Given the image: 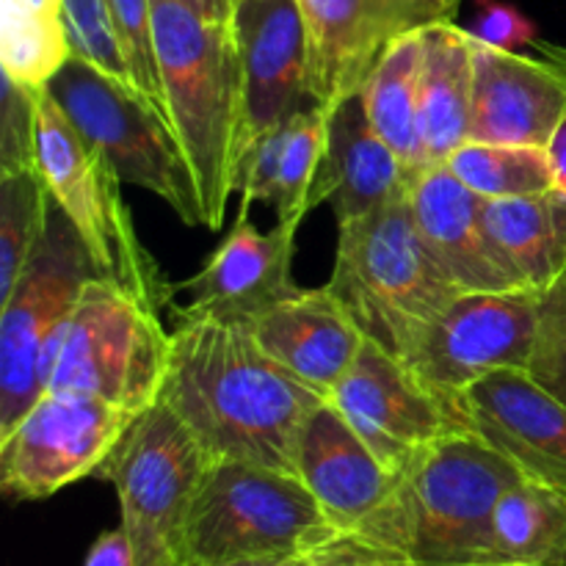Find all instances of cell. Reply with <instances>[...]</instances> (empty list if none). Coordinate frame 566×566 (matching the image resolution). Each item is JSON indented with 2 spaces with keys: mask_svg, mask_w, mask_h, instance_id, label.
<instances>
[{
  "mask_svg": "<svg viewBox=\"0 0 566 566\" xmlns=\"http://www.w3.org/2000/svg\"><path fill=\"white\" fill-rule=\"evenodd\" d=\"M258 346L282 370L329 398L365 346V335L329 287H304L249 324Z\"/></svg>",
  "mask_w": 566,
  "mask_h": 566,
  "instance_id": "21",
  "label": "cell"
},
{
  "mask_svg": "<svg viewBox=\"0 0 566 566\" xmlns=\"http://www.w3.org/2000/svg\"><path fill=\"white\" fill-rule=\"evenodd\" d=\"M296 479L313 492L337 531L363 525L390 497L392 473L332 401H321L296 440Z\"/></svg>",
  "mask_w": 566,
  "mask_h": 566,
  "instance_id": "20",
  "label": "cell"
},
{
  "mask_svg": "<svg viewBox=\"0 0 566 566\" xmlns=\"http://www.w3.org/2000/svg\"><path fill=\"white\" fill-rule=\"evenodd\" d=\"M180 3H186L188 9L208 17V20H219V22H230L232 9H235V0H180Z\"/></svg>",
  "mask_w": 566,
  "mask_h": 566,
  "instance_id": "39",
  "label": "cell"
},
{
  "mask_svg": "<svg viewBox=\"0 0 566 566\" xmlns=\"http://www.w3.org/2000/svg\"><path fill=\"white\" fill-rule=\"evenodd\" d=\"M53 197L39 169L0 175V302L48 230Z\"/></svg>",
  "mask_w": 566,
  "mask_h": 566,
  "instance_id": "30",
  "label": "cell"
},
{
  "mask_svg": "<svg viewBox=\"0 0 566 566\" xmlns=\"http://www.w3.org/2000/svg\"><path fill=\"white\" fill-rule=\"evenodd\" d=\"M486 566H503V564H486Z\"/></svg>",
  "mask_w": 566,
  "mask_h": 566,
  "instance_id": "42",
  "label": "cell"
},
{
  "mask_svg": "<svg viewBox=\"0 0 566 566\" xmlns=\"http://www.w3.org/2000/svg\"><path fill=\"white\" fill-rule=\"evenodd\" d=\"M171 365V332L160 310L94 276L44 357V390L75 392L142 415L160 401Z\"/></svg>",
  "mask_w": 566,
  "mask_h": 566,
  "instance_id": "5",
  "label": "cell"
},
{
  "mask_svg": "<svg viewBox=\"0 0 566 566\" xmlns=\"http://www.w3.org/2000/svg\"><path fill=\"white\" fill-rule=\"evenodd\" d=\"M442 166L481 199L534 197L556 186L547 147L528 144L464 142Z\"/></svg>",
  "mask_w": 566,
  "mask_h": 566,
  "instance_id": "28",
  "label": "cell"
},
{
  "mask_svg": "<svg viewBox=\"0 0 566 566\" xmlns=\"http://www.w3.org/2000/svg\"><path fill=\"white\" fill-rule=\"evenodd\" d=\"M329 111L326 153L315 177L310 205H329L337 224L385 208L409 193L415 171L374 130L359 94L340 99Z\"/></svg>",
  "mask_w": 566,
  "mask_h": 566,
  "instance_id": "22",
  "label": "cell"
},
{
  "mask_svg": "<svg viewBox=\"0 0 566 566\" xmlns=\"http://www.w3.org/2000/svg\"><path fill=\"white\" fill-rule=\"evenodd\" d=\"M420 72L423 31L403 33L381 53L359 92L374 130L415 175L426 169L420 147Z\"/></svg>",
  "mask_w": 566,
  "mask_h": 566,
  "instance_id": "25",
  "label": "cell"
},
{
  "mask_svg": "<svg viewBox=\"0 0 566 566\" xmlns=\"http://www.w3.org/2000/svg\"><path fill=\"white\" fill-rule=\"evenodd\" d=\"M326 136H329V111L315 103L293 114L282 125L280 164H276L274 191L269 199L276 224L302 227V221L313 210L310 193H313L315 177L324 160Z\"/></svg>",
  "mask_w": 566,
  "mask_h": 566,
  "instance_id": "29",
  "label": "cell"
},
{
  "mask_svg": "<svg viewBox=\"0 0 566 566\" xmlns=\"http://www.w3.org/2000/svg\"><path fill=\"white\" fill-rule=\"evenodd\" d=\"M326 287L365 340L401 359L462 293L426 249L409 193L337 224L335 269Z\"/></svg>",
  "mask_w": 566,
  "mask_h": 566,
  "instance_id": "4",
  "label": "cell"
},
{
  "mask_svg": "<svg viewBox=\"0 0 566 566\" xmlns=\"http://www.w3.org/2000/svg\"><path fill=\"white\" fill-rule=\"evenodd\" d=\"M473 108V33L457 22L423 28L420 72V147L423 164L442 166L470 138Z\"/></svg>",
  "mask_w": 566,
  "mask_h": 566,
  "instance_id": "23",
  "label": "cell"
},
{
  "mask_svg": "<svg viewBox=\"0 0 566 566\" xmlns=\"http://www.w3.org/2000/svg\"><path fill=\"white\" fill-rule=\"evenodd\" d=\"M94 276L86 243L53 202L42 241L0 302V437L42 398L50 343Z\"/></svg>",
  "mask_w": 566,
  "mask_h": 566,
  "instance_id": "10",
  "label": "cell"
},
{
  "mask_svg": "<svg viewBox=\"0 0 566 566\" xmlns=\"http://www.w3.org/2000/svg\"><path fill=\"white\" fill-rule=\"evenodd\" d=\"M166 116L193 175L205 227L221 230L247 155V94L235 31L180 0H153Z\"/></svg>",
  "mask_w": 566,
  "mask_h": 566,
  "instance_id": "3",
  "label": "cell"
},
{
  "mask_svg": "<svg viewBox=\"0 0 566 566\" xmlns=\"http://www.w3.org/2000/svg\"><path fill=\"white\" fill-rule=\"evenodd\" d=\"M64 25L75 59L86 61L122 86L136 88L105 0H64Z\"/></svg>",
  "mask_w": 566,
  "mask_h": 566,
  "instance_id": "32",
  "label": "cell"
},
{
  "mask_svg": "<svg viewBox=\"0 0 566 566\" xmlns=\"http://www.w3.org/2000/svg\"><path fill=\"white\" fill-rule=\"evenodd\" d=\"M307 22L310 97L321 108L363 92L398 36L457 22L462 0H298Z\"/></svg>",
  "mask_w": 566,
  "mask_h": 566,
  "instance_id": "14",
  "label": "cell"
},
{
  "mask_svg": "<svg viewBox=\"0 0 566 566\" xmlns=\"http://www.w3.org/2000/svg\"><path fill=\"white\" fill-rule=\"evenodd\" d=\"M523 479L517 464L475 431H459L420 451L398 473L390 497L315 556L392 566H486L497 501Z\"/></svg>",
  "mask_w": 566,
  "mask_h": 566,
  "instance_id": "2",
  "label": "cell"
},
{
  "mask_svg": "<svg viewBox=\"0 0 566 566\" xmlns=\"http://www.w3.org/2000/svg\"><path fill=\"white\" fill-rule=\"evenodd\" d=\"M83 566H136L125 528L116 525V528L103 531L88 547Z\"/></svg>",
  "mask_w": 566,
  "mask_h": 566,
  "instance_id": "36",
  "label": "cell"
},
{
  "mask_svg": "<svg viewBox=\"0 0 566 566\" xmlns=\"http://www.w3.org/2000/svg\"><path fill=\"white\" fill-rule=\"evenodd\" d=\"M566 119V75L545 59L473 36V108L468 142L547 147Z\"/></svg>",
  "mask_w": 566,
  "mask_h": 566,
  "instance_id": "18",
  "label": "cell"
},
{
  "mask_svg": "<svg viewBox=\"0 0 566 566\" xmlns=\"http://www.w3.org/2000/svg\"><path fill=\"white\" fill-rule=\"evenodd\" d=\"M340 536L302 479L249 462H210L188 523V566L315 556Z\"/></svg>",
  "mask_w": 566,
  "mask_h": 566,
  "instance_id": "7",
  "label": "cell"
},
{
  "mask_svg": "<svg viewBox=\"0 0 566 566\" xmlns=\"http://www.w3.org/2000/svg\"><path fill=\"white\" fill-rule=\"evenodd\" d=\"M191 566H318V556H276V558H238L221 564H191Z\"/></svg>",
  "mask_w": 566,
  "mask_h": 566,
  "instance_id": "38",
  "label": "cell"
},
{
  "mask_svg": "<svg viewBox=\"0 0 566 566\" xmlns=\"http://www.w3.org/2000/svg\"><path fill=\"white\" fill-rule=\"evenodd\" d=\"M235 31L247 94V149L302 108L307 88V22L298 0H235Z\"/></svg>",
  "mask_w": 566,
  "mask_h": 566,
  "instance_id": "16",
  "label": "cell"
},
{
  "mask_svg": "<svg viewBox=\"0 0 566 566\" xmlns=\"http://www.w3.org/2000/svg\"><path fill=\"white\" fill-rule=\"evenodd\" d=\"M105 6H108L122 53L130 66L136 92L166 116L164 83H160V66L158 55H155L153 0H105ZM166 122H169V116H166Z\"/></svg>",
  "mask_w": 566,
  "mask_h": 566,
  "instance_id": "31",
  "label": "cell"
},
{
  "mask_svg": "<svg viewBox=\"0 0 566 566\" xmlns=\"http://www.w3.org/2000/svg\"><path fill=\"white\" fill-rule=\"evenodd\" d=\"M415 224L442 274L462 293L520 291L523 282L501 258L484 224V199L446 166H429L409 186Z\"/></svg>",
  "mask_w": 566,
  "mask_h": 566,
  "instance_id": "19",
  "label": "cell"
},
{
  "mask_svg": "<svg viewBox=\"0 0 566 566\" xmlns=\"http://www.w3.org/2000/svg\"><path fill=\"white\" fill-rule=\"evenodd\" d=\"M160 401L208 462H249L296 475V440L324 398L282 370L252 329L208 315H175Z\"/></svg>",
  "mask_w": 566,
  "mask_h": 566,
  "instance_id": "1",
  "label": "cell"
},
{
  "mask_svg": "<svg viewBox=\"0 0 566 566\" xmlns=\"http://www.w3.org/2000/svg\"><path fill=\"white\" fill-rule=\"evenodd\" d=\"M534 48L539 50L542 59L551 61V64H556L558 70L566 75V48H558V44H551V42H536Z\"/></svg>",
  "mask_w": 566,
  "mask_h": 566,
  "instance_id": "40",
  "label": "cell"
},
{
  "mask_svg": "<svg viewBox=\"0 0 566 566\" xmlns=\"http://www.w3.org/2000/svg\"><path fill=\"white\" fill-rule=\"evenodd\" d=\"M208 464L164 401L133 420L97 475L119 495V525L136 566H188V523Z\"/></svg>",
  "mask_w": 566,
  "mask_h": 566,
  "instance_id": "8",
  "label": "cell"
},
{
  "mask_svg": "<svg viewBox=\"0 0 566 566\" xmlns=\"http://www.w3.org/2000/svg\"><path fill=\"white\" fill-rule=\"evenodd\" d=\"M296 232L298 227L291 224L263 232L249 221V213H238L202 271L177 287L191 298L175 315H208L249 326L276 304L298 296L304 287L293 280Z\"/></svg>",
  "mask_w": 566,
  "mask_h": 566,
  "instance_id": "15",
  "label": "cell"
},
{
  "mask_svg": "<svg viewBox=\"0 0 566 566\" xmlns=\"http://www.w3.org/2000/svg\"><path fill=\"white\" fill-rule=\"evenodd\" d=\"M468 31L492 48L514 50V53L525 44L539 42L534 20L525 17L517 6L503 3V0H475V17Z\"/></svg>",
  "mask_w": 566,
  "mask_h": 566,
  "instance_id": "35",
  "label": "cell"
},
{
  "mask_svg": "<svg viewBox=\"0 0 566 566\" xmlns=\"http://www.w3.org/2000/svg\"><path fill=\"white\" fill-rule=\"evenodd\" d=\"M48 92L125 186L164 199L182 224L205 227L193 175L171 125L136 88L72 55L48 83Z\"/></svg>",
  "mask_w": 566,
  "mask_h": 566,
  "instance_id": "9",
  "label": "cell"
},
{
  "mask_svg": "<svg viewBox=\"0 0 566 566\" xmlns=\"http://www.w3.org/2000/svg\"><path fill=\"white\" fill-rule=\"evenodd\" d=\"M492 564L566 566V497L523 479L503 492L492 523Z\"/></svg>",
  "mask_w": 566,
  "mask_h": 566,
  "instance_id": "26",
  "label": "cell"
},
{
  "mask_svg": "<svg viewBox=\"0 0 566 566\" xmlns=\"http://www.w3.org/2000/svg\"><path fill=\"white\" fill-rule=\"evenodd\" d=\"M318 566H392V564L359 562V558H321L318 556Z\"/></svg>",
  "mask_w": 566,
  "mask_h": 566,
  "instance_id": "41",
  "label": "cell"
},
{
  "mask_svg": "<svg viewBox=\"0 0 566 566\" xmlns=\"http://www.w3.org/2000/svg\"><path fill=\"white\" fill-rule=\"evenodd\" d=\"M36 155L50 197L86 243L97 274L149 307H169L177 285L166 280L158 260L138 238L130 208L119 193L125 182L97 149L83 142L48 88L39 97Z\"/></svg>",
  "mask_w": 566,
  "mask_h": 566,
  "instance_id": "6",
  "label": "cell"
},
{
  "mask_svg": "<svg viewBox=\"0 0 566 566\" xmlns=\"http://www.w3.org/2000/svg\"><path fill=\"white\" fill-rule=\"evenodd\" d=\"M484 224L523 287L545 293L566 271V197L556 188L534 197L484 199Z\"/></svg>",
  "mask_w": 566,
  "mask_h": 566,
  "instance_id": "24",
  "label": "cell"
},
{
  "mask_svg": "<svg viewBox=\"0 0 566 566\" xmlns=\"http://www.w3.org/2000/svg\"><path fill=\"white\" fill-rule=\"evenodd\" d=\"M136 418L99 398L44 390L0 437V490L9 501L31 503L97 475Z\"/></svg>",
  "mask_w": 566,
  "mask_h": 566,
  "instance_id": "11",
  "label": "cell"
},
{
  "mask_svg": "<svg viewBox=\"0 0 566 566\" xmlns=\"http://www.w3.org/2000/svg\"><path fill=\"white\" fill-rule=\"evenodd\" d=\"M542 293H459L426 329L407 363L420 379L462 401L464 390L497 370H528Z\"/></svg>",
  "mask_w": 566,
  "mask_h": 566,
  "instance_id": "13",
  "label": "cell"
},
{
  "mask_svg": "<svg viewBox=\"0 0 566 566\" xmlns=\"http://www.w3.org/2000/svg\"><path fill=\"white\" fill-rule=\"evenodd\" d=\"M481 440L512 459L525 479L566 497V403L528 370H497L462 396Z\"/></svg>",
  "mask_w": 566,
  "mask_h": 566,
  "instance_id": "17",
  "label": "cell"
},
{
  "mask_svg": "<svg viewBox=\"0 0 566 566\" xmlns=\"http://www.w3.org/2000/svg\"><path fill=\"white\" fill-rule=\"evenodd\" d=\"M72 59L64 0H0V66L28 88H48Z\"/></svg>",
  "mask_w": 566,
  "mask_h": 566,
  "instance_id": "27",
  "label": "cell"
},
{
  "mask_svg": "<svg viewBox=\"0 0 566 566\" xmlns=\"http://www.w3.org/2000/svg\"><path fill=\"white\" fill-rule=\"evenodd\" d=\"M547 155H551L553 177H556V186L553 188L566 197V119H564V125L556 130L553 142L547 144Z\"/></svg>",
  "mask_w": 566,
  "mask_h": 566,
  "instance_id": "37",
  "label": "cell"
},
{
  "mask_svg": "<svg viewBox=\"0 0 566 566\" xmlns=\"http://www.w3.org/2000/svg\"><path fill=\"white\" fill-rule=\"evenodd\" d=\"M326 401L340 409L392 473H401L426 448L459 431H473L462 401L431 387L407 359L374 340H365L359 357Z\"/></svg>",
  "mask_w": 566,
  "mask_h": 566,
  "instance_id": "12",
  "label": "cell"
},
{
  "mask_svg": "<svg viewBox=\"0 0 566 566\" xmlns=\"http://www.w3.org/2000/svg\"><path fill=\"white\" fill-rule=\"evenodd\" d=\"M42 92L22 86V83L3 75V94H0V175L39 169L36 122Z\"/></svg>",
  "mask_w": 566,
  "mask_h": 566,
  "instance_id": "33",
  "label": "cell"
},
{
  "mask_svg": "<svg viewBox=\"0 0 566 566\" xmlns=\"http://www.w3.org/2000/svg\"><path fill=\"white\" fill-rule=\"evenodd\" d=\"M528 374L566 403V271L539 298V326Z\"/></svg>",
  "mask_w": 566,
  "mask_h": 566,
  "instance_id": "34",
  "label": "cell"
}]
</instances>
